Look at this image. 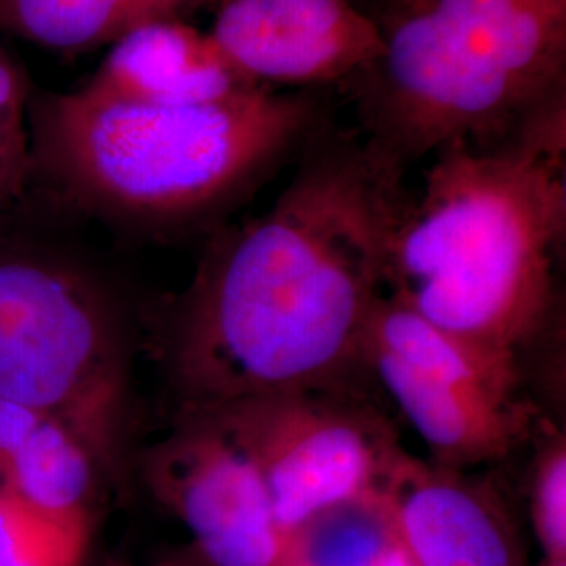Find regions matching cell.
<instances>
[{
    "label": "cell",
    "mask_w": 566,
    "mask_h": 566,
    "mask_svg": "<svg viewBox=\"0 0 566 566\" xmlns=\"http://www.w3.org/2000/svg\"><path fill=\"white\" fill-rule=\"evenodd\" d=\"M403 175L369 139H332L266 212L208 248L168 338L182 407L348 386L365 369Z\"/></svg>",
    "instance_id": "1"
},
{
    "label": "cell",
    "mask_w": 566,
    "mask_h": 566,
    "mask_svg": "<svg viewBox=\"0 0 566 566\" xmlns=\"http://www.w3.org/2000/svg\"><path fill=\"white\" fill-rule=\"evenodd\" d=\"M566 109L497 145L434 154L392 238L386 296L468 340L518 353L546 319L566 227Z\"/></svg>",
    "instance_id": "2"
},
{
    "label": "cell",
    "mask_w": 566,
    "mask_h": 566,
    "mask_svg": "<svg viewBox=\"0 0 566 566\" xmlns=\"http://www.w3.org/2000/svg\"><path fill=\"white\" fill-rule=\"evenodd\" d=\"M353 82L367 137L405 166L497 145L566 109V0H390Z\"/></svg>",
    "instance_id": "3"
},
{
    "label": "cell",
    "mask_w": 566,
    "mask_h": 566,
    "mask_svg": "<svg viewBox=\"0 0 566 566\" xmlns=\"http://www.w3.org/2000/svg\"><path fill=\"white\" fill-rule=\"evenodd\" d=\"M315 122L301 93L254 88L208 105L156 107L86 91L32 103L34 164L86 208L177 223L238 196Z\"/></svg>",
    "instance_id": "4"
},
{
    "label": "cell",
    "mask_w": 566,
    "mask_h": 566,
    "mask_svg": "<svg viewBox=\"0 0 566 566\" xmlns=\"http://www.w3.org/2000/svg\"><path fill=\"white\" fill-rule=\"evenodd\" d=\"M0 397L74 432L103 476L120 472L128 355L112 304L88 277L30 259L0 263Z\"/></svg>",
    "instance_id": "5"
},
{
    "label": "cell",
    "mask_w": 566,
    "mask_h": 566,
    "mask_svg": "<svg viewBox=\"0 0 566 566\" xmlns=\"http://www.w3.org/2000/svg\"><path fill=\"white\" fill-rule=\"evenodd\" d=\"M348 386L206 405L261 468L283 539L322 510L390 493L407 460L385 418Z\"/></svg>",
    "instance_id": "6"
},
{
    "label": "cell",
    "mask_w": 566,
    "mask_h": 566,
    "mask_svg": "<svg viewBox=\"0 0 566 566\" xmlns=\"http://www.w3.org/2000/svg\"><path fill=\"white\" fill-rule=\"evenodd\" d=\"M149 491L189 531L208 566H277L283 535L261 468L212 407H181L143 458Z\"/></svg>",
    "instance_id": "7"
},
{
    "label": "cell",
    "mask_w": 566,
    "mask_h": 566,
    "mask_svg": "<svg viewBox=\"0 0 566 566\" xmlns=\"http://www.w3.org/2000/svg\"><path fill=\"white\" fill-rule=\"evenodd\" d=\"M210 36L256 86L355 82L382 53L376 15L353 0H217Z\"/></svg>",
    "instance_id": "8"
},
{
    "label": "cell",
    "mask_w": 566,
    "mask_h": 566,
    "mask_svg": "<svg viewBox=\"0 0 566 566\" xmlns=\"http://www.w3.org/2000/svg\"><path fill=\"white\" fill-rule=\"evenodd\" d=\"M390 495L413 566H523L516 525L483 481L407 455Z\"/></svg>",
    "instance_id": "9"
},
{
    "label": "cell",
    "mask_w": 566,
    "mask_h": 566,
    "mask_svg": "<svg viewBox=\"0 0 566 566\" xmlns=\"http://www.w3.org/2000/svg\"><path fill=\"white\" fill-rule=\"evenodd\" d=\"M261 88L238 72L208 30L181 18L147 20L109 44L82 91L109 102L185 107Z\"/></svg>",
    "instance_id": "10"
},
{
    "label": "cell",
    "mask_w": 566,
    "mask_h": 566,
    "mask_svg": "<svg viewBox=\"0 0 566 566\" xmlns=\"http://www.w3.org/2000/svg\"><path fill=\"white\" fill-rule=\"evenodd\" d=\"M369 369L432 453L434 464L464 470L500 462L535 430V409L526 401H497L437 382L390 353L365 346Z\"/></svg>",
    "instance_id": "11"
},
{
    "label": "cell",
    "mask_w": 566,
    "mask_h": 566,
    "mask_svg": "<svg viewBox=\"0 0 566 566\" xmlns=\"http://www.w3.org/2000/svg\"><path fill=\"white\" fill-rule=\"evenodd\" d=\"M365 346L390 353L428 378L497 401H521L516 353L468 340L426 322L385 296L367 327Z\"/></svg>",
    "instance_id": "12"
},
{
    "label": "cell",
    "mask_w": 566,
    "mask_h": 566,
    "mask_svg": "<svg viewBox=\"0 0 566 566\" xmlns=\"http://www.w3.org/2000/svg\"><path fill=\"white\" fill-rule=\"evenodd\" d=\"M102 470L78 437L42 418L7 465L0 485L51 514L93 512Z\"/></svg>",
    "instance_id": "13"
},
{
    "label": "cell",
    "mask_w": 566,
    "mask_h": 566,
    "mask_svg": "<svg viewBox=\"0 0 566 566\" xmlns=\"http://www.w3.org/2000/svg\"><path fill=\"white\" fill-rule=\"evenodd\" d=\"M401 544L390 493L322 510L283 539L277 566H378Z\"/></svg>",
    "instance_id": "14"
},
{
    "label": "cell",
    "mask_w": 566,
    "mask_h": 566,
    "mask_svg": "<svg viewBox=\"0 0 566 566\" xmlns=\"http://www.w3.org/2000/svg\"><path fill=\"white\" fill-rule=\"evenodd\" d=\"M130 28L112 0H0V32L53 51H91Z\"/></svg>",
    "instance_id": "15"
},
{
    "label": "cell",
    "mask_w": 566,
    "mask_h": 566,
    "mask_svg": "<svg viewBox=\"0 0 566 566\" xmlns=\"http://www.w3.org/2000/svg\"><path fill=\"white\" fill-rule=\"evenodd\" d=\"M93 512L51 514L0 485V566H84Z\"/></svg>",
    "instance_id": "16"
},
{
    "label": "cell",
    "mask_w": 566,
    "mask_h": 566,
    "mask_svg": "<svg viewBox=\"0 0 566 566\" xmlns=\"http://www.w3.org/2000/svg\"><path fill=\"white\" fill-rule=\"evenodd\" d=\"M30 82L0 46V198L20 193L34 168Z\"/></svg>",
    "instance_id": "17"
},
{
    "label": "cell",
    "mask_w": 566,
    "mask_h": 566,
    "mask_svg": "<svg viewBox=\"0 0 566 566\" xmlns=\"http://www.w3.org/2000/svg\"><path fill=\"white\" fill-rule=\"evenodd\" d=\"M531 521L546 560H566V441L554 432L531 476Z\"/></svg>",
    "instance_id": "18"
},
{
    "label": "cell",
    "mask_w": 566,
    "mask_h": 566,
    "mask_svg": "<svg viewBox=\"0 0 566 566\" xmlns=\"http://www.w3.org/2000/svg\"><path fill=\"white\" fill-rule=\"evenodd\" d=\"M42 418L46 416L25 405L13 403L0 397V479L11 458L23 443V439L32 432V428L39 424Z\"/></svg>",
    "instance_id": "19"
},
{
    "label": "cell",
    "mask_w": 566,
    "mask_h": 566,
    "mask_svg": "<svg viewBox=\"0 0 566 566\" xmlns=\"http://www.w3.org/2000/svg\"><path fill=\"white\" fill-rule=\"evenodd\" d=\"M130 25L158 18H179L182 11L200 7L208 0H112Z\"/></svg>",
    "instance_id": "20"
},
{
    "label": "cell",
    "mask_w": 566,
    "mask_h": 566,
    "mask_svg": "<svg viewBox=\"0 0 566 566\" xmlns=\"http://www.w3.org/2000/svg\"><path fill=\"white\" fill-rule=\"evenodd\" d=\"M378 566H413V560L407 552V547L403 546V542L397 547H392L385 558L378 563Z\"/></svg>",
    "instance_id": "21"
},
{
    "label": "cell",
    "mask_w": 566,
    "mask_h": 566,
    "mask_svg": "<svg viewBox=\"0 0 566 566\" xmlns=\"http://www.w3.org/2000/svg\"><path fill=\"white\" fill-rule=\"evenodd\" d=\"M539 566H566V560H546L544 558V563Z\"/></svg>",
    "instance_id": "22"
}]
</instances>
